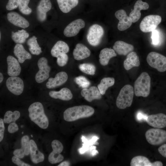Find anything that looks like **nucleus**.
Instances as JSON below:
<instances>
[{"mask_svg":"<svg viewBox=\"0 0 166 166\" xmlns=\"http://www.w3.org/2000/svg\"><path fill=\"white\" fill-rule=\"evenodd\" d=\"M6 85L9 90L16 95H20L22 93L24 88L23 81L17 76H11L6 81Z\"/></svg>","mask_w":166,"mask_h":166,"instance_id":"10","label":"nucleus"},{"mask_svg":"<svg viewBox=\"0 0 166 166\" xmlns=\"http://www.w3.org/2000/svg\"><path fill=\"white\" fill-rule=\"evenodd\" d=\"M14 53L18 58L19 63H22L25 60L31 58V54L26 51L23 46L20 44H17L14 48Z\"/></svg>","mask_w":166,"mask_h":166,"instance_id":"25","label":"nucleus"},{"mask_svg":"<svg viewBox=\"0 0 166 166\" xmlns=\"http://www.w3.org/2000/svg\"><path fill=\"white\" fill-rule=\"evenodd\" d=\"M84 21L81 19H76L70 23L65 28L63 34L65 36L71 37L76 35L85 26Z\"/></svg>","mask_w":166,"mask_h":166,"instance_id":"11","label":"nucleus"},{"mask_svg":"<svg viewBox=\"0 0 166 166\" xmlns=\"http://www.w3.org/2000/svg\"><path fill=\"white\" fill-rule=\"evenodd\" d=\"M20 0H9L6 6V10H11L15 9L19 6Z\"/></svg>","mask_w":166,"mask_h":166,"instance_id":"41","label":"nucleus"},{"mask_svg":"<svg viewBox=\"0 0 166 166\" xmlns=\"http://www.w3.org/2000/svg\"><path fill=\"white\" fill-rule=\"evenodd\" d=\"M161 21V17L157 15H150L145 17L140 24V28L144 33L152 32L155 30Z\"/></svg>","mask_w":166,"mask_h":166,"instance_id":"7","label":"nucleus"},{"mask_svg":"<svg viewBox=\"0 0 166 166\" xmlns=\"http://www.w3.org/2000/svg\"><path fill=\"white\" fill-rule=\"evenodd\" d=\"M94 113V110L91 106L86 105L75 106L65 110L63 118L66 121L72 122L81 118L89 117Z\"/></svg>","mask_w":166,"mask_h":166,"instance_id":"1","label":"nucleus"},{"mask_svg":"<svg viewBox=\"0 0 166 166\" xmlns=\"http://www.w3.org/2000/svg\"><path fill=\"white\" fill-rule=\"evenodd\" d=\"M131 166H162V163L159 161L153 162L150 161L146 157L142 156H137L133 157L131 160Z\"/></svg>","mask_w":166,"mask_h":166,"instance_id":"19","label":"nucleus"},{"mask_svg":"<svg viewBox=\"0 0 166 166\" xmlns=\"http://www.w3.org/2000/svg\"><path fill=\"white\" fill-rule=\"evenodd\" d=\"M13 153L15 156L20 158H23L25 155L23 151L21 148L15 150Z\"/></svg>","mask_w":166,"mask_h":166,"instance_id":"46","label":"nucleus"},{"mask_svg":"<svg viewBox=\"0 0 166 166\" xmlns=\"http://www.w3.org/2000/svg\"><path fill=\"white\" fill-rule=\"evenodd\" d=\"M104 34V30L101 26L93 24L89 29L87 35V39L89 43L95 46L100 43Z\"/></svg>","mask_w":166,"mask_h":166,"instance_id":"8","label":"nucleus"},{"mask_svg":"<svg viewBox=\"0 0 166 166\" xmlns=\"http://www.w3.org/2000/svg\"><path fill=\"white\" fill-rule=\"evenodd\" d=\"M81 94L89 102H91L95 99H100L101 97V94L99 90L95 86H91L89 89H83L81 91Z\"/></svg>","mask_w":166,"mask_h":166,"instance_id":"20","label":"nucleus"},{"mask_svg":"<svg viewBox=\"0 0 166 166\" xmlns=\"http://www.w3.org/2000/svg\"><path fill=\"white\" fill-rule=\"evenodd\" d=\"M116 18L119 20L117 28L120 31H124L131 26L132 22L129 16L127 15L125 11L123 10L117 11L115 14Z\"/></svg>","mask_w":166,"mask_h":166,"instance_id":"13","label":"nucleus"},{"mask_svg":"<svg viewBox=\"0 0 166 166\" xmlns=\"http://www.w3.org/2000/svg\"><path fill=\"white\" fill-rule=\"evenodd\" d=\"M151 78L148 73H142L138 77L134 84V92L137 97H147L149 94Z\"/></svg>","mask_w":166,"mask_h":166,"instance_id":"3","label":"nucleus"},{"mask_svg":"<svg viewBox=\"0 0 166 166\" xmlns=\"http://www.w3.org/2000/svg\"><path fill=\"white\" fill-rule=\"evenodd\" d=\"M98 153V151L96 150H94L92 152V155H95L96 153Z\"/></svg>","mask_w":166,"mask_h":166,"instance_id":"50","label":"nucleus"},{"mask_svg":"<svg viewBox=\"0 0 166 166\" xmlns=\"http://www.w3.org/2000/svg\"><path fill=\"white\" fill-rule=\"evenodd\" d=\"M3 76L2 73H0V83H1L3 79Z\"/></svg>","mask_w":166,"mask_h":166,"instance_id":"49","label":"nucleus"},{"mask_svg":"<svg viewBox=\"0 0 166 166\" xmlns=\"http://www.w3.org/2000/svg\"><path fill=\"white\" fill-rule=\"evenodd\" d=\"M59 7L64 13H68L78 3V0H57Z\"/></svg>","mask_w":166,"mask_h":166,"instance_id":"29","label":"nucleus"},{"mask_svg":"<svg viewBox=\"0 0 166 166\" xmlns=\"http://www.w3.org/2000/svg\"><path fill=\"white\" fill-rule=\"evenodd\" d=\"M30 158L32 162L34 164H37L43 161L44 159V155L39 150L33 140H30Z\"/></svg>","mask_w":166,"mask_h":166,"instance_id":"22","label":"nucleus"},{"mask_svg":"<svg viewBox=\"0 0 166 166\" xmlns=\"http://www.w3.org/2000/svg\"><path fill=\"white\" fill-rule=\"evenodd\" d=\"M3 120L0 119V141L3 140L4 137L5 127L4 124Z\"/></svg>","mask_w":166,"mask_h":166,"instance_id":"45","label":"nucleus"},{"mask_svg":"<svg viewBox=\"0 0 166 166\" xmlns=\"http://www.w3.org/2000/svg\"><path fill=\"white\" fill-rule=\"evenodd\" d=\"M31 136L32 137H33V136H32V135H31Z\"/></svg>","mask_w":166,"mask_h":166,"instance_id":"51","label":"nucleus"},{"mask_svg":"<svg viewBox=\"0 0 166 166\" xmlns=\"http://www.w3.org/2000/svg\"><path fill=\"white\" fill-rule=\"evenodd\" d=\"M30 1V0H20L18 8L22 14L28 15L31 13V9L28 6Z\"/></svg>","mask_w":166,"mask_h":166,"instance_id":"35","label":"nucleus"},{"mask_svg":"<svg viewBox=\"0 0 166 166\" xmlns=\"http://www.w3.org/2000/svg\"><path fill=\"white\" fill-rule=\"evenodd\" d=\"M147 142L153 145H159L166 142V131L158 128H152L145 133Z\"/></svg>","mask_w":166,"mask_h":166,"instance_id":"5","label":"nucleus"},{"mask_svg":"<svg viewBox=\"0 0 166 166\" xmlns=\"http://www.w3.org/2000/svg\"><path fill=\"white\" fill-rule=\"evenodd\" d=\"M146 60L151 67L158 71H166V57L161 54L155 52H151L148 55Z\"/></svg>","mask_w":166,"mask_h":166,"instance_id":"6","label":"nucleus"},{"mask_svg":"<svg viewBox=\"0 0 166 166\" xmlns=\"http://www.w3.org/2000/svg\"><path fill=\"white\" fill-rule=\"evenodd\" d=\"M49 95L51 97L59 99L64 101H69L73 97V94L71 90L68 88H64L59 91H50Z\"/></svg>","mask_w":166,"mask_h":166,"instance_id":"26","label":"nucleus"},{"mask_svg":"<svg viewBox=\"0 0 166 166\" xmlns=\"http://www.w3.org/2000/svg\"><path fill=\"white\" fill-rule=\"evenodd\" d=\"M74 81L79 87L83 89L88 88L90 85V81L83 76H79L75 77Z\"/></svg>","mask_w":166,"mask_h":166,"instance_id":"38","label":"nucleus"},{"mask_svg":"<svg viewBox=\"0 0 166 166\" xmlns=\"http://www.w3.org/2000/svg\"><path fill=\"white\" fill-rule=\"evenodd\" d=\"M149 7V6L147 3L143 2L141 0L136 1L134 4L133 10L129 14V16L132 22L135 23L139 19L141 16V10H147Z\"/></svg>","mask_w":166,"mask_h":166,"instance_id":"14","label":"nucleus"},{"mask_svg":"<svg viewBox=\"0 0 166 166\" xmlns=\"http://www.w3.org/2000/svg\"><path fill=\"white\" fill-rule=\"evenodd\" d=\"M115 79L113 77H107L103 78L100 83L97 85L98 89L101 95L104 94L108 88L114 84Z\"/></svg>","mask_w":166,"mask_h":166,"instance_id":"30","label":"nucleus"},{"mask_svg":"<svg viewBox=\"0 0 166 166\" xmlns=\"http://www.w3.org/2000/svg\"><path fill=\"white\" fill-rule=\"evenodd\" d=\"M116 56L117 54L113 49L105 48L100 51L99 55V62L102 65H106L108 64L111 58Z\"/></svg>","mask_w":166,"mask_h":166,"instance_id":"27","label":"nucleus"},{"mask_svg":"<svg viewBox=\"0 0 166 166\" xmlns=\"http://www.w3.org/2000/svg\"><path fill=\"white\" fill-rule=\"evenodd\" d=\"M68 57L66 53H63L59 55L57 57V63L60 66H63L67 63Z\"/></svg>","mask_w":166,"mask_h":166,"instance_id":"40","label":"nucleus"},{"mask_svg":"<svg viewBox=\"0 0 166 166\" xmlns=\"http://www.w3.org/2000/svg\"><path fill=\"white\" fill-rule=\"evenodd\" d=\"M53 151L58 153H61L63 149L62 144L57 140H53L51 143Z\"/></svg>","mask_w":166,"mask_h":166,"instance_id":"39","label":"nucleus"},{"mask_svg":"<svg viewBox=\"0 0 166 166\" xmlns=\"http://www.w3.org/2000/svg\"><path fill=\"white\" fill-rule=\"evenodd\" d=\"M22 147L21 148L23 151L25 155L27 156L30 153V140L28 136L25 135L23 136L21 140Z\"/></svg>","mask_w":166,"mask_h":166,"instance_id":"36","label":"nucleus"},{"mask_svg":"<svg viewBox=\"0 0 166 166\" xmlns=\"http://www.w3.org/2000/svg\"><path fill=\"white\" fill-rule=\"evenodd\" d=\"M140 61L138 56L136 52L132 51L127 55L124 62V66L127 70H128L134 67H138Z\"/></svg>","mask_w":166,"mask_h":166,"instance_id":"24","label":"nucleus"},{"mask_svg":"<svg viewBox=\"0 0 166 166\" xmlns=\"http://www.w3.org/2000/svg\"><path fill=\"white\" fill-rule=\"evenodd\" d=\"M29 36V34L23 29L18 30L15 32H12L11 34L12 39L17 44L24 43Z\"/></svg>","mask_w":166,"mask_h":166,"instance_id":"31","label":"nucleus"},{"mask_svg":"<svg viewBox=\"0 0 166 166\" xmlns=\"http://www.w3.org/2000/svg\"><path fill=\"white\" fill-rule=\"evenodd\" d=\"M73 55L75 60H79L89 57L90 55V51L83 44L78 43L73 50Z\"/></svg>","mask_w":166,"mask_h":166,"instance_id":"23","label":"nucleus"},{"mask_svg":"<svg viewBox=\"0 0 166 166\" xmlns=\"http://www.w3.org/2000/svg\"><path fill=\"white\" fill-rule=\"evenodd\" d=\"M20 113L18 111H15L13 112L11 111H8L5 113L3 121L5 123H10L15 122L20 117Z\"/></svg>","mask_w":166,"mask_h":166,"instance_id":"33","label":"nucleus"},{"mask_svg":"<svg viewBox=\"0 0 166 166\" xmlns=\"http://www.w3.org/2000/svg\"><path fill=\"white\" fill-rule=\"evenodd\" d=\"M68 76L67 73L63 71L57 73L54 78L49 79L46 83V86L48 89H52L60 86L67 81Z\"/></svg>","mask_w":166,"mask_h":166,"instance_id":"16","label":"nucleus"},{"mask_svg":"<svg viewBox=\"0 0 166 166\" xmlns=\"http://www.w3.org/2000/svg\"><path fill=\"white\" fill-rule=\"evenodd\" d=\"M49 161L52 164H55L62 161L63 156L60 153L55 152L53 151L49 154L48 156Z\"/></svg>","mask_w":166,"mask_h":166,"instance_id":"37","label":"nucleus"},{"mask_svg":"<svg viewBox=\"0 0 166 166\" xmlns=\"http://www.w3.org/2000/svg\"><path fill=\"white\" fill-rule=\"evenodd\" d=\"M7 62L8 75L12 77L17 76L19 75L21 68L18 61L13 56H9L7 58Z\"/></svg>","mask_w":166,"mask_h":166,"instance_id":"17","label":"nucleus"},{"mask_svg":"<svg viewBox=\"0 0 166 166\" xmlns=\"http://www.w3.org/2000/svg\"><path fill=\"white\" fill-rule=\"evenodd\" d=\"M79 68L82 72L91 75L95 74L96 67L93 64L90 63H83L80 65Z\"/></svg>","mask_w":166,"mask_h":166,"instance_id":"34","label":"nucleus"},{"mask_svg":"<svg viewBox=\"0 0 166 166\" xmlns=\"http://www.w3.org/2000/svg\"><path fill=\"white\" fill-rule=\"evenodd\" d=\"M70 165L69 163L67 161H64L58 165V166H69Z\"/></svg>","mask_w":166,"mask_h":166,"instance_id":"48","label":"nucleus"},{"mask_svg":"<svg viewBox=\"0 0 166 166\" xmlns=\"http://www.w3.org/2000/svg\"><path fill=\"white\" fill-rule=\"evenodd\" d=\"M52 4L50 0H41L37 8V17L39 21H44L46 18V13L51 8Z\"/></svg>","mask_w":166,"mask_h":166,"instance_id":"18","label":"nucleus"},{"mask_svg":"<svg viewBox=\"0 0 166 166\" xmlns=\"http://www.w3.org/2000/svg\"><path fill=\"white\" fill-rule=\"evenodd\" d=\"M37 38L34 36L30 38L27 42L29 49L31 54L38 55L42 52L41 48L37 41Z\"/></svg>","mask_w":166,"mask_h":166,"instance_id":"32","label":"nucleus"},{"mask_svg":"<svg viewBox=\"0 0 166 166\" xmlns=\"http://www.w3.org/2000/svg\"><path fill=\"white\" fill-rule=\"evenodd\" d=\"M69 50V47L66 43L62 41H59L52 48L51 54L52 56L57 57L62 53H67Z\"/></svg>","mask_w":166,"mask_h":166,"instance_id":"28","label":"nucleus"},{"mask_svg":"<svg viewBox=\"0 0 166 166\" xmlns=\"http://www.w3.org/2000/svg\"><path fill=\"white\" fill-rule=\"evenodd\" d=\"M158 151L162 156L166 158V144L160 146L158 148Z\"/></svg>","mask_w":166,"mask_h":166,"instance_id":"47","label":"nucleus"},{"mask_svg":"<svg viewBox=\"0 0 166 166\" xmlns=\"http://www.w3.org/2000/svg\"><path fill=\"white\" fill-rule=\"evenodd\" d=\"M8 21L15 26L23 28H27L29 26V22L18 13L11 12L7 14Z\"/></svg>","mask_w":166,"mask_h":166,"instance_id":"15","label":"nucleus"},{"mask_svg":"<svg viewBox=\"0 0 166 166\" xmlns=\"http://www.w3.org/2000/svg\"><path fill=\"white\" fill-rule=\"evenodd\" d=\"M113 49L118 54L120 55H126L134 49L133 45L123 41H116L113 46Z\"/></svg>","mask_w":166,"mask_h":166,"instance_id":"21","label":"nucleus"},{"mask_svg":"<svg viewBox=\"0 0 166 166\" xmlns=\"http://www.w3.org/2000/svg\"><path fill=\"white\" fill-rule=\"evenodd\" d=\"M12 160L13 163L18 166H30L28 164L22 161L19 158L15 156H13L12 158Z\"/></svg>","mask_w":166,"mask_h":166,"instance_id":"43","label":"nucleus"},{"mask_svg":"<svg viewBox=\"0 0 166 166\" xmlns=\"http://www.w3.org/2000/svg\"><path fill=\"white\" fill-rule=\"evenodd\" d=\"M134 92L132 86L130 85H125L120 90L117 97L116 105L117 107L124 109L130 107L132 102Z\"/></svg>","mask_w":166,"mask_h":166,"instance_id":"4","label":"nucleus"},{"mask_svg":"<svg viewBox=\"0 0 166 166\" xmlns=\"http://www.w3.org/2000/svg\"><path fill=\"white\" fill-rule=\"evenodd\" d=\"M29 117L30 120L43 129H46L49 125L48 118L45 113L42 104L39 102L31 104L28 109Z\"/></svg>","mask_w":166,"mask_h":166,"instance_id":"2","label":"nucleus"},{"mask_svg":"<svg viewBox=\"0 0 166 166\" xmlns=\"http://www.w3.org/2000/svg\"><path fill=\"white\" fill-rule=\"evenodd\" d=\"M38 65L39 70L35 75V79L37 83H40L49 78L51 68L48 64L47 60L44 57L39 59Z\"/></svg>","mask_w":166,"mask_h":166,"instance_id":"9","label":"nucleus"},{"mask_svg":"<svg viewBox=\"0 0 166 166\" xmlns=\"http://www.w3.org/2000/svg\"><path fill=\"white\" fill-rule=\"evenodd\" d=\"M159 34L157 30H155L152 31V39L153 45H157L159 43Z\"/></svg>","mask_w":166,"mask_h":166,"instance_id":"42","label":"nucleus"},{"mask_svg":"<svg viewBox=\"0 0 166 166\" xmlns=\"http://www.w3.org/2000/svg\"><path fill=\"white\" fill-rule=\"evenodd\" d=\"M18 126L15 122L10 123L8 126V130L10 133H14L18 131Z\"/></svg>","mask_w":166,"mask_h":166,"instance_id":"44","label":"nucleus"},{"mask_svg":"<svg viewBox=\"0 0 166 166\" xmlns=\"http://www.w3.org/2000/svg\"><path fill=\"white\" fill-rule=\"evenodd\" d=\"M146 121L154 128H163L166 127V115L161 113L149 115L147 117Z\"/></svg>","mask_w":166,"mask_h":166,"instance_id":"12","label":"nucleus"}]
</instances>
